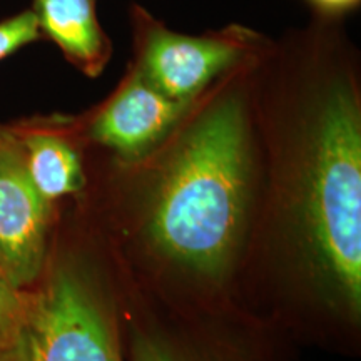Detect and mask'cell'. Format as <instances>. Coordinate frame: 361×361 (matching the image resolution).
<instances>
[{"instance_id": "52a82bcc", "label": "cell", "mask_w": 361, "mask_h": 361, "mask_svg": "<svg viewBox=\"0 0 361 361\" xmlns=\"http://www.w3.org/2000/svg\"><path fill=\"white\" fill-rule=\"evenodd\" d=\"M192 102L168 97L129 64L114 92L85 119L72 123L79 137L134 166L166 141Z\"/></svg>"}, {"instance_id": "7c38bea8", "label": "cell", "mask_w": 361, "mask_h": 361, "mask_svg": "<svg viewBox=\"0 0 361 361\" xmlns=\"http://www.w3.org/2000/svg\"><path fill=\"white\" fill-rule=\"evenodd\" d=\"M313 17L323 20H343L360 7L361 0H305Z\"/></svg>"}, {"instance_id": "9c48e42d", "label": "cell", "mask_w": 361, "mask_h": 361, "mask_svg": "<svg viewBox=\"0 0 361 361\" xmlns=\"http://www.w3.org/2000/svg\"><path fill=\"white\" fill-rule=\"evenodd\" d=\"M40 37L56 45L75 69L97 78L112 56V40L97 17V0H32Z\"/></svg>"}, {"instance_id": "7a4b0ae2", "label": "cell", "mask_w": 361, "mask_h": 361, "mask_svg": "<svg viewBox=\"0 0 361 361\" xmlns=\"http://www.w3.org/2000/svg\"><path fill=\"white\" fill-rule=\"evenodd\" d=\"M261 56L202 92L166 141L134 164L142 176L130 241L174 290L219 295L250 252L263 178L252 104Z\"/></svg>"}, {"instance_id": "6da1fadb", "label": "cell", "mask_w": 361, "mask_h": 361, "mask_svg": "<svg viewBox=\"0 0 361 361\" xmlns=\"http://www.w3.org/2000/svg\"><path fill=\"white\" fill-rule=\"evenodd\" d=\"M261 194L255 238L314 341L355 350L361 316V87L343 20L291 29L252 84ZM252 246V243H251Z\"/></svg>"}, {"instance_id": "5b68a950", "label": "cell", "mask_w": 361, "mask_h": 361, "mask_svg": "<svg viewBox=\"0 0 361 361\" xmlns=\"http://www.w3.org/2000/svg\"><path fill=\"white\" fill-rule=\"evenodd\" d=\"M123 338L128 361H290L273 329L204 316H139Z\"/></svg>"}, {"instance_id": "8fae6325", "label": "cell", "mask_w": 361, "mask_h": 361, "mask_svg": "<svg viewBox=\"0 0 361 361\" xmlns=\"http://www.w3.org/2000/svg\"><path fill=\"white\" fill-rule=\"evenodd\" d=\"M25 305V290H19L0 271V350L12 341Z\"/></svg>"}, {"instance_id": "ba28073f", "label": "cell", "mask_w": 361, "mask_h": 361, "mask_svg": "<svg viewBox=\"0 0 361 361\" xmlns=\"http://www.w3.org/2000/svg\"><path fill=\"white\" fill-rule=\"evenodd\" d=\"M24 152L25 169L40 196L54 201L78 194L85 174L72 121L32 119L13 124Z\"/></svg>"}, {"instance_id": "30bf717a", "label": "cell", "mask_w": 361, "mask_h": 361, "mask_svg": "<svg viewBox=\"0 0 361 361\" xmlns=\"http://www.w3.org/2000/svg\"><path fill=\"white\" fill-rule=\"evenodd\" d=\"M37 20L30 8L0 20V61L40 40Z\"/></svg>"}, {"instance_id": "3957f363", "label": "cell", "mask_w": 361, "mask_h": 361, "mask_svg": "<svg viewBox=\"0 0 361 361\" xmlns=\"http://www.w3.org/2000/svg\"><path fill=\"white\" fill-rule=\"evenodd\" d=\"M0 361H128L109 291L79 252H49Z\"/></svg>"}, {"instance_id": "277c9868", "label": "cell", "mask_w": 361, "mask_h": 361, "mask_svg": "<svg viewBox=\"0 0 361 361\" xmlns=\"http://www.w3.org/2000/svg\"><path fill=\"white\" fill-rule=\"evenodd\" d=\"M133 61L149 84L176 101L192 102L226 74L258 57L271 39L229 24L204 34L176 32L141 4L129 7Z\"/></svg>"}, {"instance_id": "8992f818", "label": "cell", "mask_w": 361, "mask_h": 361, "mask_svg": "<svg viewBox=\"0 0 361 361\" xmlns=\"http://www.w3.org/2000/svg\"><path fill=\"white\" fill-rule=\"evenodd\" d=\"M51 209L27 174L12 126L0 124V271L19 290H30L47 264Z\"/></svg>"}]
</instances>
